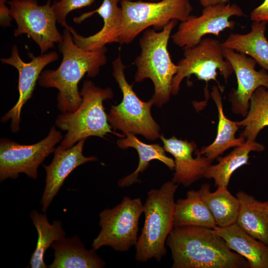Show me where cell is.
<instances>
[{
    "mask_svg": "<svg viewBox=\"0 0 268 268\" xmlns=\"http://www.w3.org/2000/svg\"><path fill=\"white\" fill-rule=\"evenodd\" d=\"M166 243L171 252L172 268H250L248 261L211 228L174 227Z\"/></svg>",
    "mask_w": 268,
    "mask_h": 268,
    "instance_id": "cell-1",
    "label": "cell"
},
{
    "mask_svg": "<svg viewBox=\"0 0 268 268\" xmlns=\"http://www.w3.org/2000/svg\"><path fill=\"white\" fill-rule=\"evenodd\" d=\"M63 35V40L59 44L63 55L61 64L56 69L43 71L38 82L41 87L57 89L58 109L61 113L72 112L82 101L78 83L86 73L88 77L98 74L100 67L107 62V48L85 50L74 43L68 29L65 28Z\"/></svg>",
    "mask_w": 268,
    "mask_h": 268,
    "instance_id": "cell-2",
    "label": "cell"
},
{
    "mask_svg": "<svg viewBox=\"0 0 268 268\" xmlns=\"http://www.w3.org/2000/svg\"><path fill=\"white\" fill-rule=\"evenodd\" d=\"M178 186L168 181L147 193L144 224L135 246L137 261L144 263L154 258L159 262L166 254L165 242L174 227V197Z\"/></svg>",
    "mask_w": 268,
    "mask_h": 268,
    "instance_id": "cell-3",
    "label": "cell"
},
{
    "mask_svg": "<svg viewBox=\"0 0 268 268\" xmlns=\"http://www.w3.org/2000/svg\"><path fill=\"white\" fill-rule=\"evenodd\" d=\"M177 21L171 20L159 32L148 28L144 31L139 40L140 53L134 62L136 67L134 82L151 79L154 87L151 98L158 107L169 100L173 79L178 69L167 48L171 33Z\"/></svg>",
    "mask_w": 268,
    "mask_h": 268,
    "instance_id": "cell-4",
    "label": "cell"
},
{
    "mask_svg": "<svg viewBox=\"0 0 268 268\" xmlns=\"http://www.w3.org/2000/svg\"><path fill=\"white\" fill-rule=\"evenodd\" d=\"M80 93L82 101L77 109L72 112L61 113L55 121L60 129L67 132L60 144L63 148H70L81 139L91 136L104 138L109 133L122 138L125 136L111 130L103 106L104 100L113 97L111 88H101L91 80H86Z\"/></svg>",
    "mask_w": 268,
    "mask_h": 268,
    "instance_id": "cell-5",
    "label": "cell"
},
{
    "mask_svg": "<svg viewBox=\"0 0 268 268\" xmlns=\"http://www.w3.org/2000/svg\"><path fill=\"white\" fill-rule=\"evenodd\" d=\"M113 75L123 93V99L118 105L112 106L108 115V122L114 130L124 134L132 133L154 140L161 136L160 127L151 114L154 104L152 99L147 102L140 100L125 77L124 65L120 55L113 62Z\"/></svg>",
    "mask_w": 268,
    "mask_h": 268,
    "instance_id": "cell-6",
    "label": "cell"
},
{
    "mask_svg": "<svg viewBox=\"0 0 268 268\" xmlns=\"http://www.w3.org/2000/svg\"><path fill=\"white\" fill-rule=\"evenodd\" d=\"M122 19L119 43L133 42L150 26L162 29L171 20H186L193 11L190 0L133 1L121 0Z\"/></svg>",
    "mask_w": 268,
    "mask_h": 268,
    "instance_id": "cell-7",
    "label": "cell"
},
{
    "mask_svg": "<svg viewBox=\"0 0 268 268\" xmlns=\"http://www.w3.org/2000/svg\"><path fill=\"white\" fill-rule=\"evenodd\" d=\"M143 210L140 198L124 197L118 205L102 211L99 223L101 229L93 241V249L97 250L103 246H109L116 251L125 252L135 246L139 219Z\"/></svg>",
    "mask_w": 268,
    "mask_h": 268,
    "instance_id": "cell-8",
    "label": "cell"
},
{
    "mask_svg": "<svg viewBox=\"0 0 268 268\" xmlns=\"http://www.w3.org/2000/svg\"><path fill=\"white\" fill-rule=\"evenodd\" d=\"M184 50L183 58L177 64L178 69L173 79L171 94H178L182 80L186 77L189 79L193 74L206 82L215 80L220 90L223 91L216 79V70H219L226 81L234 71L224 56L222 43L216 39L204 38L196 46Z\"/></svg>",
    "mask_w": 268,
    "mask_h": 268,
    "instance_id": "cell-9",
    "label": "cell"
},
{
    "mask_svg": "<svg viewBox=\"0 0 268 268\" xmlns=\"http://www.w3.org/2000/svg\"><path fill=\"white\" fill-rule=\"evenodd\" d=\"M7 3L17 24L14 36L26 34L38 45L42 54L63 41V35L57 27L51 0L43 5L39 4L38 0H11Z\"/></svg>",
    "mask_w": 268,
    "mask_h": 268,
    "instance_id": "cell-10",
    "label": "cell"
},
{
    "mask_svg": "<svg viewBox=\"0 0 268 268\" xmlns=\"http://www.w3.org/2000/svg\"><path fill=\"white\" fill-rule=\"evenodd\" d=\"M61 133L53 126L48 135L33 144H20L7 138L0 140V180L16 179L21 173L33 179L37 178L39 165L62 140Z\"/></svg>",
    "mask_w": 268,
    "mask_h": 268,
    "instance_id": "cell-11",
    "label": "cell"
},
{
    "mask_svg": "<svg viewBox=\"0 0 268 268\" xmlns=\"http://www.w3.org/2000/svg\"><path fill=\"white\" fill-rule=\"evenodd\" d=\"M233 16H243L245 14L236 4L218 3L204 7L201 15H191L181 22L171 38L179 47L184 49L195 46L206 35L219 36L224 29H233L235 22L229 20Z\"/></svg>",
    "mask_w": 268,
    "mask_h": 268,
    "instance_id": "cell-12",
    "label": "cell"
},
{
    "mask_svg": "<svg viewBox=\"0 0 268 268\" xmlns=\"http://www.w3.org/2000/svg\"><path fill=\"white\" fill-rule=\"evenodd\" d=\"M29 55L31 61L29 62H24L19 56L17 46L14 45L11 49V56L8 58L0 59L2 64L15 67L19 73L18 101L1 119L2 123L11 120L10 128L13 133L19 130L22 109L32 97L37 81L43 69L47 65L56 61L59 58V55L55 51L41 54L38 56H34L31 54H29Z\"/></svg>",
    "mask_w": 268,
    "mask_h": 268,
    "instance_id": "cell-13",
    "label": "cell"
},
{
    "mask_svg": "<svg viewBox=\"0 0 268 268\" xmlns=\"http://www.w3.org/2000/svg\"><path fill=\"white\" fill-rule=\"evenodd\" d=\"M223 55L231 64L237 81V88L228 95L231 110L245 117L250 98L256 89L263 86L268 90V72L263 68L257 70L255 60L243 53L224 48Z\"/></svg>",
    "mask_w": 268,
    "mask_h": 268,
    "instance_id": "cell-14",
    "label": "cell"
},
{
    "mask_svg": "<svg viewBox=\"0 0 268 268\" xmlns=\"http://www.w3.org/2000/svg\"><path fill=\"white\" fill-rule=\"evenodd\" d=\"M86 138L81 139L70 148L61 145L54 152V156L48 165H43L46 172L45 187L41 200V210L45 213L63 183L76 168L85 163L97 160L95 156L86 157L82 150Z\"/></svg>",
    "mask_w": 268,
    "mask_h": 268,
    "instance_id": "cell-15",
    "label": "cell"
},
{
    "mask_svg": "<svg viewBox=\"0 0 268 268\" xmlns=\"http://www.w3.org/2000/svg\"><path fill=\"white\" fill-rule=\"evenodd\" d=\"M121 0H103L97 9L75 17L73 21L80 23L95 13L102 18L104 24L96 33L88 37L78 34L71 26L67 29L70 32L74 43L79 47L88 51L101 49L108 44L119 43L121 27L122 12L118 2Z\"/></svg>",
    "mask_w": 268,
    "mask_h": 268,
    "instance_id": "cell-16",
    "label": "cell"
},
{
    "mask_svg": "<svg viewBox=\"0 0 268 268\" xmlns=\"http://www.w3.org/2000/svg\"><path fill=\"white\" fill-rule=\"evenodd\" d=\"M160 138L165 150L174 157L173 183L188 187L204 178L206 169L212 162L200 153L195 142L179 139L175 136L166 138L161 135Z\"/></svg>",
    "mask_w": 268,
    "mask_h": 268,
    "instance_id": "cell-17",
    "label": "cell"
},
{
    "mask_svg": "<svg viewBox=\"0 0 268 268\" xmlns=\"http://www.w3.org/2000/svg\"><path fill=\"white\" fill-rule=\"evenodd\" d=\"M228 247L245 258L250 268H268V245L255 238L236 223L212 229Z\"/></svg>",
    "mask_w": 268,
    "mask_h": 268,
    "instance_id": "cell-18",
    "label": "cell"
},
{
    "mask_svg": "<svg viewBox=\"0 0 268 268\" xmlns=\"http://www.w3.org/2000/svg\"><path fill=\"white\" fill-rule=\"evenodd\" d=\"M51 247L54 250V260L50 268H102L105 262L96 254V250L85 248L78 236L64 237L54 241Z\"/></svg>",
    "mask_w": 268,
    "mask_h": 268,
    "instance_id": "cell-19",
    "label": "cell"
},
{
    "mask_svg": "<svg viewBox=\"0 0 268 268\" xmlns=\"http://www.w3.org/2000/svg\"><path fill=\"white\" fill-rule=\"evenodd\" d=\"M240 207L236 223L255 238L268 245V201H261L244 191L236 193Z\"/></svg>",
    "mask_w": 268,
    "mask_h": 268,
    "instance_id": "cell-20",
    "label": "cell"
},
{
    "mask_svg": "<svg viewBox=\"0 0 268 268\" xmlns=\"http://www.w3.org/2000/svg\"><path fill=\"white\" fill-rule=\"evenodd\" d=\"M267 23L253 21L246 34L231 33L222 43L224 48L249 56L268 72V41L265 36Z\"/></svg>",
    "mask_w": 268,
    "mask_h": 268,
    "instance_id": "cell-21",
    "label": "cell"
},
{
    "mask_svg": "<svg viewBox=\"0 0 268 268\" xmlns=\"http://www.w3.org/2000/svg\"><path fill=\"white\" fill-rule=\"evenodd\" d=\"M210 95L216 105L218 113L217 134L213 142L207 146L202 147L199 152L212 162L225 150L232 147L241 145L246 139L241 136L238 138L235 137L236 132L239 127L237 122L231 121L224 115L222 96L218 86L214 85L212 87Z\"/></svg>",
    "mask_w": 268,
    "mask_h": 268,
    "instance_id": "cell-22",
    "label": "cell"
},
{
    "mask_svg": "<svg viewBox=\"0 0 268 268\" xmlns=\"http://www.w3.org/2000/svg\"><path fill=\"white\" fill-rule=\"evenodd\" d=\"M125 135V137L117 140L118 146L122 149L130 147L135 148L138 154L139 162L137 168L134 172L119 181L118 185L120 187H127L135 183H138L139 174L146 169L149 165V162L153 160H158L166 165L170 170H174V160L166 155L163 147L157 143H145L139 140L134 134L132 133Z\"/></svg>",
    "mask_w": 268,
    "mask_h": 268,
    "instance_id": "cell-23",
    "label": "cell"
},
{
    "mask_svg": "<svg viewBox=\"0 0 268 268\" xmlns=\"http://www.w3.org/2000/svg\"><path fill=\"white\" fill-rule=\"evenodd\" d=\"M198 191L217 226L226 227L236 222L240 202L228 191L227 186H218L215 192H211L209 184H204Z\"/></svg>",
    "mask_w": 268,
    "mask_h": 268,
    "instance_id": "cell-24",
    "label": "cell"
},
{
    "mask_svg": "<svg viewBox=\"0 0 268 268\" xmlns=\"http://www.w3.org/2000/svg\"><path fill=\"white\" fill-rule=\"evenodd\" d=\"M188 225L211 229L217 226L198 190H189L185 198L180 199L175 203L174 227Z\"/></svg>",
    "mask_w": 268,
    "mask_h": 268,
    "instance_id": "cell-25",
    "label": "cell"
},
{
    "mask_svg": "<svg viewBox=\"0 0 268 268\" xmlns=\"http://www.w3.org/2000/svg\"><path fill=\"white\" fill-rule=\"evenodd\" d=\"M265 148L264 145L255 141L246 140L225 156L217 157L218 163L215 165L211 164L207 167L204 178L213 179L215 186L217 187L227 186L235 171L248 163L250 152L252 151L261 152Z\"/></svg>",
    "mask_w": 268,
    "mask_h": 268,
    "instance_id": "cell-26",
    "label": "cell"
},
{
    "mask_svg": "<svg viewBox=\"0 0 268 268\" xmlns=\"http://www.w3.org/2000/svg\"><path fill=\"white\" fill-rule=\"evenodd\" d=\"M30 216L37 231L38 240L29 266L31 268H47L48 267L44 261L46 250L54 241L65 237L66 232L61 221L55 220L50 224L45 214L33 210Z\"/></svg>",
    "mask_w": 268,
    "mask_h": 268,
    "instance_id": "cell-27",
    "label": "cell"
},
{
    "mask_svg": "<svg viewBox=\"0 0 268 268\" xmlns=\"http://www.w3.org/2000/svg\"><path fill=\"white\" fill-rule=\"evenodd\" d=\"M239 128L244 130L240 134L246 140L255 141L259 132L268 126V90L258 87L252 94L247 115L241 121L237 122Z\"/></svg>",
    "mask_w": 268,
    "mask_h": 268,
    "instance_id": "cell-28",
    "label": "cell"
},
{
    "mask_svg": "<svg viewBox=\"0 0 268 268\" xmlns=\"http://www.w3.org/2000/svg\"><path fill=\"white\" fill-rule=\"evenodd\" d=\"M95 0H60L55 1L52 7L57 22L67 28V17L71 11L91 5Z\"/></svg>",
    "mask_w": 268,
    "mask_h": 268,
    "instance_id": "cell-29",
    "label": "cell"
},
{
    "mask_svg": "<svg viewBox=\"0 0 268 268\" xmlns=\"http://www.w3.org/2000/svg\"><path fill=\"white\" fill-rule=\"evenodd\" d=\"M250 18L253 21H265L268 23V0H264L252 11Z\"/></svg>",
    "mask_w": 268,
    "mask_h": 268,
    "instance_id": "cell-30",
    "label": "cell"
},
{
    "mask_svg": "<svg viewBox=\"0 0 268 268\" xmlns=\"http://www.w3.org/2000/svg\"><path fill=\"white\" fill-rule=\"evenodd\" d=\"M7 1V0H0V24L4 28L11 26V21L13 19L10 8L6 5Z\"/></svg>",
    "mask_w": 268,
    "mask_h": 268,
    "instance_id": "cell-31",
    "label": "cell"
},
{
    "mask_svg": "<svg viewBox=\"0 0 268 268\" xmlns=\"http://www.w3.org/2000/svg\"><path fill=\"white\" fill-rule=\"evenodd\" d=\"M229 0H200V2L201 6L204 7L218 3H227Z\"/></svg>",
    "mask_w": 268,
    "mask_h": 268,
    "instance_id": "cell-32",
    "label": "cell"
},
{
    "mask_svg": "<svg viewBox=\"0 0 268 268\" xmlns=\"http://www.w3.org/2000/svg\"><path fill=\"white\" fill-rule=\"evenodd\" d=\"M149 0L150 1H159V0Z\"/></svg>",
    "mask_w": 268,
    "mask_h": 268,
    "instance_id": "cell-33",
    "label": "cell"
}]
</instances>
